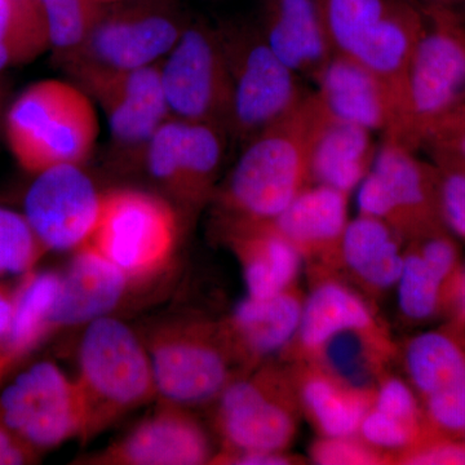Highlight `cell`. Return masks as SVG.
Listing matches in <instances>:
<instances>
[{"mask_svg": "<svg viewBox=\"0 0 465 465\" xmlns=\"http://www.w3.org/2000/svg\"><path fill=\"white\" fill-rule=\"evenodd\" d=\"M210 440L183 406L166 402L121 440L87 459L100 465H200L213 460Z\"/></svg>", "mask_w": 465, "mask_h": 465, "instance_id": "obj_16", "label": "cell"}, {"mask_svg": "<svg viewBox=\"0 0 465 465\" xmlns=\"http://www.w3.org/2000/svg\"><path fill=\"white\" fill-rule=\"evenodd\" d=\"M316 272V283L304 299L295 339L283 353L296 362L316 356L333 336L347 331H387L371 305L357 291L333 277Z\"/></svg>", "mask_w": 465, "mask_h": 465, "instance_id": "obj_18", "label": "cell"}, {"mask_svg": "<svg viewBox=\"0 0 465 465\" xmlns=\"http://www.w3.org/2000/svg\"><path fill=\"white\" fill-rule=\"evenodd\" d=\"M225 232L243 272L247 296L269 298L296 286L304 259L272 222L226 219Z\"/></svg>", "mask_w": 465, "mask_h": 465, "instance_id": "obj_22", "label": "cell"}, {"mask_svg": "<svg viewBox=\"0 0 465 465\" xmlns=\"http://www.w3.org/2000/svg\"><path fill=\"white\" fill-rule=\"evenodd\" d=\"M311 460L321 465H376L388 464L391 458L370 446L357 434L321 437L311 446Z\"/></svg>", "mask_w": 465, "mask_h": 465, "instance_id": "obj_37", "label": "cell"}, {"mask_svg": "<svg viewBox=\"0 0 465 465\" xmlns=\"http://www.w3.org/2000/svg\"><path fill=\"white\" fill-rule=\"evenodd\" d=\"M183 30L163 3H143L104 14L87 41L64 60L73 74L140 69L173 50Z\"/></svg>", "mask_w": 465, "mask_h": 465, "instance_id": "obj_12", "label": "cell"}, {"mask_svg": "<svg viewBox=\"0 0 465 465\" xmlns=\"http://www.w3.org/2000/svg\"><path fill=\"white\" fill-rule=\"evenodd\" d=\"M317 99L333 118L369 131L388 133L393 104L384 85L365 66L344 54H332L314 76Z\"/></svg>", "mask_w": 465, "mask_h": 465, "instance_id": "obj_24", "label": "cell"}, {"mask_svg": "<svg viewBox=\"0 0 465 465\" xmlns=\"http://www.w3.org/2000/svg\"><path fill=\"white\" fill-rule=\"evenodd\" d=\"M61 289V275L54 272H29L14 293L15 308L5 347L17 356L35 347L52 330V313Z\"/></svg>", "mask_w": 465, "mask_h": 465, "instance_id": "obj_30", "label": "cell"}, {"mask_svg": "<svg viewBox=\"0 0 465 465\" xmlns=\"http://www.w3.org/2000/svg\"><path fill=\"white\" fill-rule=\"evenodd\" d=\"M403 238L375 217L360 215L348 223L339 249L338 268L371 296L397 286L402 272Z\"/></svg>", "mask_w": 465, "mask_h": 465, "instance_id": "obj_26", "label": "cell"}, {"mask_svg": "<svg viewBox=\"0 0 465 465\" xmlns=\"http://www.w3.org/2000/svg\"><path fill=\"white\" fill-rule=\"evenodd\" d=\"M424 27L421 9L405 0H394L390 11L348 54L366 67L384 85L393 104L396 128L405 105L410 65Z\"/></svg>", "mask_w": 465, "mask_h": 465, "instance_id": "obj_20", "label": "cell"}, {"mask_svg": "<svg viewBox=\"0 0 465 465\" xmlns=\"http://www.w3.org/2000/svg\"><path fill=\"white\" fill-rule=\"evenodd\" d=\"M295 458L284 452L271 451H224L213 458L211 464L238 465H289L295 463Z\"/></svg>", "mask_w": 465, "mask_h": 465, "instance_id": "obj_41", "label": "cell"}, {"mask_svg": "<svg viewBox=\"0 0 465 465\" xmlns=\"http://www.w3.org/2000/svg\"><path fill=\"white\" fill-rule=\"evenodd\" d=\"M304 299L296 286L269 298L247 296L220 323L242 371H250L289 348L298 332Z\"/></svg>", "mask_w": 465, "mask_h": 465, "instance_id": "obj_17", "label": "cell"}, {"mask_svg": "<svg viewBox=\"0 0 465 465\" xmlns=\"http://www.w3.org/2000/svg\"><path fill=\"white\" fill-rule=\"evenodd\" d=\"M47 26L50 47L64 58L74 54L105 12L97 0H35Z\"/></svg>", "mask_w": 465, "mask_h": 465, "instance_id": "obj_33", "label": "cell"}, {"mask_svg": "<svg viewBox=\"0 0 465 465\" xmlns=\"http://www.w3.org/2000/svg\"><path fill=\"white\" fill-rule=\"evenodd\" d=\"M461 274L459 256L449 247H420L410 242L396 286L402 316L412 322H425L448 302H457Z\"/></svg>", "mask_w": 465, "mask_h": 465, "instance_id": "obj_25", "label": "cell"}, {"mask_svg": "<svg viewBox=\"0 0 465 465\" xmlns=\"http://www.w3.org/2000/svg\"><path fill=\"white\" fill-rule=\"evenodd\" d=\"M421 409L430 440L465 437V375L425 397Z\"/></svg>", "mask_w": 465, "mask_h": 465, "instance_id": "obj_35", "label": "cell"}, {"mask_svg": "<svg viewBox=\"0 0 465 465\" xmlns=\"http://www.w3.org/2000/svg\"><path fill=\"white\" fill-rule=\"evenodd\" d=\"M45 251L25 215L0 207V275L29 273Z\"/></svg>", "mask_w": 465, "mask_h": 465, "instance_id": "obj_34", "label": "cell"}, {"mask_svg": "<svg viewBox=\"0 0 465 465\" xmlns=\"http://www.w3.org/2000/svg\"><path fill=\"white\" fill-rule=\"evenodd\" d=\"M161 75L171 114L231 130L232 79L219 33L202 25L183 30Z\"/></svg>", "mask_w": 465, "mask_h": 465, "instance_id": "obj_10", "label": "cell"}, {"mask_svg": "<svg viewBox=\"0 0 465 465\" xmlns=\"http://www.w3.org/2000/svg\"><path fill=\"white\" fill-rule=\"evenodd\" d=\"M372 406L406 423L425 427L423 409L419 405L414 390L394 376L384 375L379 381Z\"/></svg>", "mask_w": 465, "mask_h": 465, "instance_id": "obj_38", "label": "cell"}, {"mask_svg": "<svg viewBox=\"0 0 465 465\" xmlns=\"http://www.w3.org/2000/svg\"><path fill=\"white\" fill-rule=\"evenodd\" d=\"M396 460V463L410 465H465V442L430 440L403 452Z\"/></svg>", "mask_w": 465, "mask_h": 465, "instance_id": "obj_40", "label": "cell"}, {"mask_svg": "<svg viewBox=\"0 0 465 465\" xmlns=\"http://www.w3.org/2000/svg\"><path fill=\"white\" fill-rule=\"evenodd\" d=\"M419 9L443 8L465 18V0H405Z\"/></svg>", "mask_w": 465, "mask_h": 465, "instance_id": "obj_44", "label": "cell"}, {"mask_svg": "<svg viewBox=\"0 0 465 465\" xmlns=\"http://www.w3.org/2000/svg\"><path fill=\"white\" fill-rule=\"evenodd\" d=\"M309 173L311 182L351 193L360 186L374 162L371 131L330 115L316 94H309Z\"/></svg>", "mask_w": 465, "mask_h": 465, "instance_id": "obj_19", "label": "cell"}, {"mask_svg": "<svg viewBox=\"0 0 465 465\" xmlns=\"http://www.w3.org/2000/svg\"><path fill=\"white\" fill-rule=\"evenodd\" d=\"M99 3H113V2H119V0H97Z\"/></svg>", "mask_w": 465, "mask_h": 465, "instance_id": "obj_46", "label": "cell"}, {"mask_svg": "<svg viewBox=\"0 0 465 465\" xmlns=\"http://www.w3.org/2000/svg\"><path fill=\"white\" fill-rule=\"evenodd\" d=\"M347 193L324 185H309L272 224L313 262L314 271L332 272L339 265V249L348 220Z\"/></svg>", "mask_w": 465, "mask_h": 465, "instance_id": "obj_21", "label": "cell"}, {"mask_svg": "<svg viewBox=\"0 0 465 465\" xmlns=\"http://www.w3.org/2000/svg\"><path fill=\"white\" fill-rule=\"evenodd\" d=\"M104 194L76 164L36 173L25 197V215L45 250H76L90 242Z\"/></svg>", "mask_w": 465, "mask_h": 465, "instance_id": "obj_13", "label": "cell"}, {"mask_svg": "<svg viewBox=\"0 0 465 465\" xmlns=\"http://www.w3.org/2000/svg\"><path fill=\"white\" fill-rule=\"evenodd\" d=\"M50 47L35 0H0V72L29 63Z\"/></svg>", "mask_w": 465, "mask_h": 465, "instance_id": "obj_31", "label": "cell"}, {"mask_svg": "<svg viewBox=\"0 0 465 465\" xmlns=\"http://www.w3.org/2000/svg\"><path fill=\"white\" fill-rule=\"evenodd\" d=\"M130 278L91 243L75 250L52 313V329L94 322L114 311Z\"/></svg>", "mask_w": 465, "mask_h": 465, "instance_id": "obj_23", "label": "cell"}, {"mask_svg": "<svg viewBox=\"0 0 465 465\" xmlns=\"http://www.w3.org/2000/svg\"><path fill=\"white\" fill-rule=\"evenodd\" d=\"M146 349L158 396L166 402L185 406L216 400L240 375L220 323L174 321L155 330Z\"/></svg>", "mask_w": 465, "mask_h": 465, "instance_id": "obj_6", "label": "cell"}, {"mask_svg": "<svg viewBox=\"0 0 465 465\" xmlns=\"http://www.w3.org/2000/svg\"><path fill=\"white\" fill-rule=\"evenodd\" d=\"M36 450L27 445L0 420V465L32 463Z\"/></svg>", "mask_w": 465, "mask_h": 465, "instance_id": "obj_42", "label": "cell"}, {"mask_svg": "<svg viewBox=\"0 0 465 465\" xmlns=\"http://www.w3.org/2000/svg\"><path fill=\"white\" fill-rule=\"evenodd\" d=\"M14 295L0 286V344H5L14 320Z\"/></svg>", "mask_w": 465, "mask_h": 465, "instance_id": "obj_43", "label": "cell"}, {"mask_svg": "<svg viewBox=\"0 0 465 465\" xmlns=\"http://www.w3.org/2000/svg\"><path fill=\"white\" fill-rule=\"evenodd\" d=\"M223 152L222 130L173 116L153 134L145 157L154 180L177 200L197 206L213 191Z\"/></svg>", "mask_w": 465, "mask_h": 465, "instance_id": "obj_14", "label": "cell"}, {"mask_svg": "<svg viewBox=\"0 0 465 465\" xmlns=\"http://www.w3.org/2000/svg\"><path fill=\"white\" fill-rule=\"evenodd\" d=\"M74 75L99 101L119 149L146 150L155 131L171 118L161 66L155 64L127 72L85 70Z\"/></svg>", "mask_w": 465, "mask_h": 465, "instance_id": "obj_15", "label": "cell"}, {"mask_svg": "<svg viewBox=\"0 0 465 465\" xmlns=\"http://www.w3.org/2000/svg\"><path fill=\"white\" fill-rule=\"evenodd\" d=\"M403 360L407 376L421 399L448 387L465 375L463 322L410 339Z\"/></svg>", "mask_w": 465, "mask_h": 465, "instance_id": "obj_29", "label": "cell"}, {"mask_svg": "<svg viewBox=\"0 0 465 465\" xmlns=\"http://www.w3.org/2000/svg\"><path fill=\"white\" fill-rule=\"evenodd\" d=\"M439 173L440 207L446 228L465 240V167L451 159L430 155Z\"/></svg>", "mask_w": 465, "mask_h": 465, "instance_id": "obj_36", "label": "cell"}, {"mask_svg": "<svg viewBox=\"0 0 465 465\" xmlns=\"http://www.w3.org/2000/svg\"><path fill=\"white\" fill-rule=\"evenodd\" d=\"M421 11L424 27L410 65L402 114L396 128L384 134L412 150L465 104V18L449 9Z\"/></svg>", "mask_w": 465, "mask_h": 465, "instance_id": "obj_4", "label": "cell"}, {"mask_svg": "<svg viewBox=\"0 0 465 465\" xmlns=\"http://www.w3.org/2000/svg\"><path fill=\"white\" fill-rule=\"evenodd\" d=\"M293 381L302 411L321 437L357 436L375 390H360L308 361L296 362Z\"/></svg>", "mask_w": 465, "mask_h": 465, "instance_id": "obj_27", "label": "cell"}, {"mask_svg": "<svg viewBox=\"0 0 465 465\" xmlns=\"http://www.w3.org/2000/svg\"><path fill=\"white\" fill-rule=\"evenodd\" d=\"M457 304L459 307V316L465 323V271L461 274L460 287H459Z\"/></svg>", "mask_w": 465, "mask_h": 465, "instance_id": "obj_45", "label": "cell"}, {"mask_svg": "<svg viewBox=\"0 0 465 465\" xmlns=\"http://www.w3.org/2000/svg\"><path fill=\"white\" fill-rule=\"evenodd\" d=\"M5 134L18 163L33 173L90 157L99 121L88 94L48 79L26 88L9 109Z\"/></svg>", "mask_w": 465, "mask_h": 465, "instance_id": "obj_3", "label": "cell"}, {"mask_svg": "<svg viewBox=\"0 0 465 465\" xmlns=\"http://www.w3.org/2000/svg\"><path fill=\"white\" fill-rule=\"evenodd\" d=\"M176 238V216L166 201L122 189L104 194L99 223L88 243L134 281L163 269Z\"/></svg>", "mask_w": 465, "mask_h": 465, "instance_id": "obj_9", "label": "cell"}, {"mask_svg": "<svg viewBox=\"0 0 465 465\" xmlns=\"http://www.w3.org/2000/svg\"><path fill=\"white\" fill-rule=\"evenodd\" d=\"M216 401L224 451L284 452L295 439L302 407L287 369L262 363L242 372Z\"/></svg>", "mask_w": 465, "mask_h": 465, "instance_id": "obj_5", "label": "cell"}, {"mask_svg": "<svg viewBox=\"0 0 465 465\" xmlns=\"http://www.w3.org/2000/svg\"><path fill=\"white\" fill-rule=\"evenodd\" d=\"M358 188L360 215L387 223L405 241L448 229L440 213L436 166L402 143L385 139Z\"/></svg>", "mask_w": 465, "mask_h": 465, "instance_id": "obj_7", "label": "cell"}, {"mask_svg": "<svg viewBox=\"0 0 465 465\" xmlns=\"http://www.w3.org/2000/svg\"><path fill=\"white\" fill-rule=\"evenodd\" d=\"M75 382L84 411L81 440L158 396L148 349L130 327L108 316L85 329Z\"/></svg>", "mask_w": 465, "mask_h": 465, "instance_id": "obj_2", "label": "cell"}, {"mask_svg": "<svg viewBox=\"0 0 465 465\" xmlns=\"http://www.w3.org/2000/svg\"><path fill=\"white\" fill-rule=\"evenodd\" d=\"M262 35L295 74L314 78L332 56L314 0H272Z\"/></svg>", "mask_w": 465, "mask_h": 465, "instance_id": "obj_28", "label": "cell"}, {"mask_svg": "<svg viewBox=\"0 0 465 465\" xmlns=\"http://www.w3.org/2000/svg\"><path fill=\"white\" fill-rule=\"evenodd\" d=\"M219 35L232 79L231 131L251 142L298 108L305 94L295 73L275 56L262 33L231 26Z\"/></svg>", "mask_w": 465, "mask_h": 465, "instance_id": "obj_8", "label": "cell"}, {"mask_svg": "<svg viewBox=\"0 0 465 465\" xmlns=\"http://www.w3.org/2000/svg\"><path fill=\"white\" fill-rule=\"evenodd\" d=\"M0 420L34 450L81 440L84 411L78 385L54 363H35L3 391Z\"/></svg>", "mask_w": 465, "mask_h": 465, "instance_id": "obj_11", "label": "cell"}, {"mask_svg": "<svg viewBox=\"0 0 465 465\" xmlns=\"http://www.w3.org/2000/svg\"><path fill=\"white\" fill-rule=\"evenodd\" d=\"M309 94L298 108L251 140L224 192L226 219L272 222L308 188Z\"/></svg>", "mask_w": 465, "mask_h": 465, "instance_id": "obj_1", "label": "cell"}, {"mask_svg": "<svg viewBox=\"0 0 465 465\" xmlns=\"http://www.w3.org/2000/svg\"><path fill=\"white\" fill-rule=\"evenodd\" d=\"M420 148L465 167V104L445 116L424 137Z\"/></svg>", "mask_w": 465, "mask_h": 465, "instance_id": "obj_39", "label": "cell"}, {"mask_svg": "<svg viewBox=\"0 0 465 465\" xmlns=\"http://www.w3.org/2000/svg\"><path fill=\"white\" fill-rule=\"evenodd\" d=\"M394 0H314L332 54L348 56Z\"/></svg>", "mask_w": 465, "mask_h": 465, "instance_id": "obj_32", "label": "cell"}]
</instances>
